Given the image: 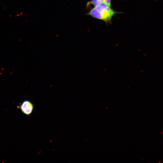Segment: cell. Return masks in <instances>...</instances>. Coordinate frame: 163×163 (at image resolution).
I'll return each mask as SVG.
<instances>
[{
    "instance_id": "obj_1",
    "label": "cell",
    "mask_w": 163,
    "mask_h": 163,
    "mask_svg": "<svg viewBox=\"0 0 163 163\" xmlns=\"http://www.w3.org/2000/svg\"><path fill=\"white\" fill-rule=\"evenodd\" d=\"M115 11L104 2L92 8L86 15L101 20L106 24H111L113 17L116 14L120 13Z\"/></svg>"
},
{
    "instance_id": "obj_2",
    "label": "cell",
    "mask_w": 163,
    "mask_h": 163,
    "mask_svg": "<svg viewBox=\"0 0 163 163\" xmlns=\"http://www.w3.org/2000/svg\"><path fill=\"white\" fill-rule=\"evenodd\" d=\"M34 106V104L31 102L29 100H26L18 106L17 108L24 114L30 116L33 111Z\"/></svg>"
},
{
    "instance_id": "obj_3",
    "label": "cell",
    "mask_w": 163,
    "mask_h": 163,
    "mask_svg": "<svg viewBox=\"0 0 163 163\" xmlns=\"http://www.w3.org/2000/svg\"><path fill=\"white\" fill-rule=\"evenodd\" d=\"M103 2V0H91L87 3L86 7L88 8L91 5L95 7Z\"/></svg>"
},
{
    "instance_id": "obj_4",
    "label": "cell",
    "mask_w": 163,
    "mask_h": 163,
    "mask_svg": "<svg viewBox=\"0 0 163 163\" xmlns=\"http://www.w3.org/2000/svg\"><path fill=\"white\" fill-rule=\"evenodd\" d=\"M103 1L109 6L111 7V0H103Z\"/></svg>"
},
{
    "instance_id": "obj_5",
    "label": "cell",
    "mask_w": 163,
    "mask_h": 163,
    "mask_svg": "<svg viewBox=\"0 0 163 163\" xmlns=\"http://www.w3.org/2000/svg\"><path fill=\"white\" fill-rule=\"evenodd\" d=\"M156 0V1H158V0Z\"/></svg>"
}]
</instances>
